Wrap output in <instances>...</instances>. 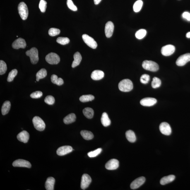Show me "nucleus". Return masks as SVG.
I'll return each instance as SVG.
<instances>
[{"label":"nucleus","mask_w":190,"mask_h":190,"mask_svg":"<svg viewBox=\"0 0 190 190\" xmlns=\"http://www.w3.org/2000/svg\"><path fill=\"white\" fill-rule=\"evenodd\" d=\"M118 88L121 91L123 92L130 91L133 88L132 82L129 79L121 80L118 84Z\"/></svg>","instance_id":"1"},{"label":"nucleus","mask_w":190,"mask_h":190,"mask_svg":"<svg viewBox=\"0 0 190 190\" xmlns=\"http://www.w3.org/2000/svg\"><path fill=\"white\" fill-rule=\"evenodd\" d=\"M27 56H29L32 64H36L39 60L38 51L36 48L33 47L26 52Z\"/></svg>","instance_id":"2"},{"label":"nucleus","mask_w":190,"mask_h":190,"mask_svg":"<svg viewBox=\"0 0 190 190\" xmlns=\"http://www.w3.org/2000/svg\"><path fill=\"white\" fill-rule=\"evenodd\" d=\"M142 67L144 69L151 72H156L159 69V66L157 63L151 61H144Z\"/></svg>","instance_id":"3"},{"label":"nucleus","mask_w":190,"mask_h":190,"mask_svg":"<svg viewBox=\"0 0 190 190\" xmlns=\"http://www.w3.org/2000/svg\"><path fill=\"white\" fill-rule=\"evenodd\" d=\"M18 11L22 19L26 20L28 16V9L25 3L21 2L20 3L18 6Z\"/></svg>","instance_id":"4"},{"label":"nucleus","mask_w":190,"mask_h":190,"mask_svg":"<svg viewBox=\"0 0 190 190\" xmlns=\"http://www.w3.org/2000/svg\"><path fill=\"white\" fill-rule=\"evenodd\" d=\"M32 123L34 127L39 131H43L46 127L45 123L41 118L35 116L32 119Z\"/></svg>","instance_id":"5"},{"label":"nucleus","mask_w":190,"mask_h":190,"mask_svg":"<svg viewBox=\"0 0 190 190\" xmlns=\"http://www.w3.org/2000/svg\"><path fill=\"white\" fill-rule=\"evenodd\" d=\"M46 60L50 64L56 65L60 62V59L57 54L54 53H51L46 56Z\"/></svg>","instance_id":"6"},{"label":"nucleus","mask_w":190,"mask_h":190,"mask_svg":"<svg viewBox=\"0 0 190 190\" xmlns=\"http://www.w3.org/2000/svg\"><path fill=\"white\" fill-rule=\"evenodd\" d=\"M83 40L85 43L89 47L92 49L96 48L97 47V44L96 42L94 39L90 36L87 34H83L82 36Z\"/></svg>","instance_id":"7"},{"label":"nucleus","mask_w":190,"mask_h":190,"mask_svg":"<svg viewBox=\"0 0 190 190\" xmlns=\"http://www.w3.org/2000/svg\"><path fill=\"white\" fill-rule=\"evenodd\" d=\"M190 61V53H186L180 56L176 61V64L179 66L185 65Z\"/></svg>","instance_id":"8"},{"label":"nucleus","mask_w":190,"mask_h":190,"mask_svg":"<svg viewBox=\"0 0 190 190\" xmlns=\"http://www.w3.org/2000/svg\"><path fill=\"white\" fill-rule=\"evenodd\" d=\"M175 48L174 46L169 44L163 46L162 48L161 52L164 56H169L172 55L175 51Z\"/></svg>","instance_id":"9"},{"label":"nucleus","mask_w":190,"mask_h":190,"mask_svg":"<svg viewBox=\"0 0 190 190\" xmlns=\"http://www.w3.org/2000/svg\"><path fill=\"white\" fill-rule=\"evenodd\" d=\"M92 182L90 176L87 174H83L82 176L81 187L82 189L85 190L88 187Z\"/></svg>","instance_id":"10"},{"label":"nucleus","mask_w":190,"mask_h":190,"mask_svg":"<svg viewBox=\"0 0 190 190\" xmlns=\"http://www.w3.org/2000/svg\"><path fill=\"white\" fill-rule=\"evenodd\" d=\"M13 165L14 167H26L30 168L32 167L31 164L28 161L18 159L13 162Z\"/></svg>","instance_id":"11"},{"label":"nucleus","mask_w":190,"mask_h":190,"mask_svg":"<svg viewBox=\"0 0 190 190\" xmlns=\"http://www.w3.org/2000/svg\"><path fill=\"white\" fill-rule=\"evenodd\" d=\"M160 130L163 134L167 136L170 135L172 133L171 127L168 123L166 122L161 123L160 125Z\"/></svg>","instance_id":"12"},{"label":"nucleus","mask_w":190,"mask_h":190,"mask_svg":"<svg viewBox=\"0 0 190 190\" xmlns=\"http://www.w3.org/2000/svg\"><path fill=\"white\" fill-rule=\"evenodd\" d=\"M73 149L72 147L70 146H63L60 147L57 149L56 153L57 155L60 156H62L71 153L73 151Z\"/></svg>","instance_id":"13"},{"label":"nucleus","mask_w":190,"mask_h":190,"mask_svg":"<svg viewBox=\"0 0 190 190\" xmlns=\"http://www.w3.org/2000/svg\"><path fill=\"white\" fill-rule=\"evenodd\" d=\"M119 166V161L115 159H112L109 160L106 164L105 168L109 170H115Z\"/></svg>","instance_id":"14"},{"label":"nucleus","mask_w":190,"mask_h":190,"mask_svg":"<svg viewBox=\"0 0 190 190\" xmlns=\"http://www.w3.org/2000/svg\"><path fill=\"white\" fill-rule=\"evenodd\" d=\"M27 44L25 40L24 39L20 38L13 43L12 44V47L15 49H19L21 48H25L26 47Z\"/></svg>","instance_id":"15"},{"label":"nucleus","mask_w":190,"mask_h":190,"mask_svg":"<svg viewBox=\"0 0 190 190\" xmlns=\"http://www.w3.org/2000/svg\"><path fill=\"white\" fill-rule=\"evenodd\" d=\"M145 179L144 177H141L138 178L131 183L130 188L131 189H137L144 184Z\"/></svg>","instance_id":"16"},{"label":"nucleus","mask_w":190,"mask_h":190,"mask_svg":"<svg viewBox=\"0 0 190 190\" xmlns=\"http://www.w3.org/2000/svg\"><path fill=\"white\" fill-rule=\"evenodd\" d=\"M157 102L156 99L153 97H146L140 101V104L144 107H151L156 104Z\"/></svg>","instance_id":"17"},{"label":"nucleus","mask_w":190,"mask_h":190,"mask_svg":"<svg viewBox=\"0 0 190 190\" xmlns=\"http://www.w3.org/2000/svg\"><path fill=\"white\" fill-rule=\"evenodd\" d=\"M114 25L112 22L109 21L106 24L105 34L106 36L109 38L112 36L114 31Z\"/></svg>","instance_id":"18"},{"label":"nucleus","mask_w":190,"mask_h":190,"mask_svg":"<svg viewBox=\"0 0 190 190\" xmlns=\"http://www.w3.org/2000/svg\"><path fill=\"white\" fill-rule=\"evenodd\" d=\"M17 138L20 141L26 143L28 142L29 139V134L28 132L24 130L19 133L17 136Z\"/></svg>","instance_id":"19"},{"label":"nucleus","mask_w":190,"mask_h":190,"mask_svg":"<svg viewBox=\"0 0 190 190\" xmlns=\"http://www.w3.org/2000/svg\"><path fill=\"white\" fill-rule=\"evenodd\" d=\"M104 76V74L103 71L97 70L92 72L91 75V77L93 80H99L103 78Z\"/></svg>","instance_id":"20"},{"label":"nucleus","mask_w":190,"mask_h":190,"mask_svg":"<svg viewBox=\"0 0 190 190\" xmlns=\"http://www.w3.org/2000/svg\"><path fill=\"white\" fill-rule=\"evenodd\" d=\"M55 179L50 177L48 178L45 183V188L47 190H54Z\"/></svg>","instance_id":"21"},{"label":"nucleus","mask_w":190,"mask_h":190,"mask_svg":"<svg viewBox=\"0 0 190 190\" xmlns=\"http://www.w3.org/2000/svg\"><path fill=\"white\" fill-rule=\"evenodd\" d=\"M74 60L72 64V68H75L80 64L82 60V56L81 54L79 52L75 53L74 55Z\"/></svg>","instance_id":"22"},{"label":"nucleus","mask_w":190,"mask_h":190,"mask_svg":"<svg viewBox=\"0 0 190 190\" xmlns=\"http://www.w3.org/2000/svg\"><path fill=\"white\" fill-rule=\"evenodd\" d=\"M175 176L174 175H170L164 177L161 179L160 184H161L164 185L169 184L175 179Z\"/></svg>","instance_id":"23"},{"label":"nucleus","mask_w":190,"mask_h":190,"mask_svg":"<svg viewBox=\"0 0 190 190\" xmlns=\"http://www.w3.org/2000/svg\"><path fill=\"white\" fill-rule=\"evenodd\" d=\"M101 122L104 126L107 127L110 125L111 121L107 113L102 114L101 119Z\"/></svg>","instance_id":"24"},{"label":"nucleus","mask_w":190,"mask_h":190,"mask_svg":"<svg viewBox=\"0 0 190 190\" xmlns=\"http://www.w3.org/2000/svg\"><path fill=\"white\" fill-rule=\"evenodd\" d=\"M125 135L127 139L130 142L134 143L136 141V135L133 131L129 130L126 132Z\"/></svg>","instance_id":"25"},{"label":"nucleus","mask_w":190,"mask_h":190,"mask_svg":"<svg viewBox=\"0 0 190 190\" xmlns=\"http://www.w3.org/2000/svg\"><path fill=\"white\" fill-rule=\"evenodd\" d=\"M76 116L74 114H71L65 117L63 119V122L66 124H71L75 122L76 120Z\"/></svg>","instance_id":"26"},{"label":"nucleus","mask_w":190,"mask_h":190,"mask_svg":"<svg viewBox=\"0 0 190 190\" xmlns=\"http://www.w3.org/2000/svg\"><path fill=\"white\" fill-rule=\"evenodd\" d=\"M11 108V103L9 101H6L3 104L1 107V113L3 115L8 114Z\"/></svg>","instance_id":"27"},{"label":"nucleus","mask_w":190,"mask_h":190,"mask_svg":"<svg viewBox=\"0 0 190 190\" xmlns=\"http://www.w3.org/2000/svg\"><path fill=\"white\" fill-rule=\"evenodd\" d=\"M81 136L86 140H90L92 139L94 137L93 133L87 130H82L80 132Z\"/></svg>","instance_id":"28"},{"label":"nucleus","mask_w":190,"mask_h":190,"mask_svg":"<svg viewBox=\"0 0 190 190\" xmlns=\"http://www.w3.org/2000/svg\"><path fill=\"white\" fill-rule=\"evenodd\" d=\"M83 113L87 118L91 119L93 117L94 114V111L92 108L90 107H87L84 109Z\"/></svg>","instance_id":"29"},{"label":"nucleus","mask_w":190,"mask_h":190,"mask_svg":"<svg viewBox=\"0 0 190 190\" xmlns=\"http://www.w3.org/2000/svg\"><path fill=\"white\" fill-rule=\"evenodd\" d=\"M47 75V71L44 68H42L36 74V80L37 81H39V80L45 78Z\"/></svg>","instance_id":"30"},{"label":"nucleus","mask_w":190,"mask_h":190,"mask_svg":"<svg viewBox=\"0 0 190 190\" xmlns=\"http://www.w3.org/2000/svg\"><path fill=\"white\" fill-rule=\"evenodd\" d=\"M51 81L53 83L58 86H61L64 83L63 80L61 78H58L57 75L53 74L51 77Z\"/></svg>","instance_id":"31"},{"label":"nucleus","mask_w":190,"mask_h":190,"mask_svg":"<svg viewBox=\"0 0 190 190\" xmlns=\"http://www.w3.org/2000/svg\"><path fill=\"white\" fill-rule=\"evenodd\" d=\"M143 5V1L142 0H138L134 3L133 5V10L136 13H138L141 10Z\"/></svg>","instance_id":"32"},{"label":"nucleus","mask_w":190,"mask_h":190,"mask_svg":"<svg viewBox=\"0 0 190 190\" xmlns=\"http://www.w3.org/2000/svg\"><path fill=\"white\" fill-rule=\"evenodd\" d=\"M95 99V97L92 95H85L81 96L80 97L79 100L83 102H87L91 101Z\"/></svg>","instance_id":"33"},{"label":"nucleus","mask_w":190,"mask_h":190,"mask_svg":"<svg viewBox=\"0 0 190 190\" xmlns=\"http://www.w3.org/2000/svg\"><path fill=\"white\" fill-rule=\"evenodd\" d=\"M147 34L146 30L143 29H141L137 32L135 36L137 39H142Z\"/></svg>","instance_id":"34"},{"label":"nucleus","mask_w":190,"mask_h":190,"mask_svg":"<svg viewBox=\"0 0 190 190\" xmlns=\"http://www.w3.org/2000/svg\"><path fill=\"white\" fill-rule=\"evenodd\" d=\"M18 71L16 69L12 70L8 75L7 81L9 82L13 81L15 77L18 74Z\"/></svg>","instance_id":"35"},{"label":"nucleus","mask_w":190,"mask_h":190,"mask_svg":"<svg viewBox=\"0 0 190 190\" xmlns=\"http://www.w3.org/2000/svg\"><path fill=\"white\" fill-rule=\"evenodd\" d=\"M161 81L159 78L154 77L151 83V86L153 88H156L161 86Z\"/></svg>","instance_id":"36"},{"label":"nucleus","mask_w":190,"mask_h":190,"mask_svg":"<svg viewBox=\"0 0 190 190\" xmlns=\"http://www.w3.org/2000/svg\"><path fill=\"white\" fill-rule=\"evenodd\" d=\"M56 41L58 43L64 45L69 43L70 40L67 37H59L57 39Z\"/></svg>","instance_id":"37"},{"label":"nucleus","mask_w":190,"mask_h":190,"mask_svg":"<svg viewBox=\"0 0 190 190\" xmlns=\"http://www.w3.org/2000/svg\"><path fill=\"white\" fill-rule=\"evenodd\" d=\"M7 70L6 63L3 60L0 61V74H4Z\"/></svg>","instance_id":"38"},{"label":"nucleus","mask_w":190,"mask_h":190,"mask_svg":"<svg viewBox=\"0 0 190 190\" xmlns=\"http://www.w3.org/2000/svg\"><path fill=\"white\" fill-rule=\"evenodd\" d=\"M102 150V149L100 148L93 151L89 152L88 153V156L90 157H94L97 156L100 154Z\"/></svg>","instance_id":"39"},{"label":"nucleus","mask_w":190,"mask_h":190,"mask_svg":"<svg viewBox=\"0 0 190 190\" xmlns=\"http://www.w3.org/2000/svg\"><path fill=\"white\" fill-rule=\"evenodd\" d=\"M60 32V30L59 29L56 28H51L49 30L48 34L51 36H54L59 35Z\"/></svg>","instance_id":"40"},{"label":"nucleus","mask_w":190,"mask_h":190,"mask_svg":"<svg viewBox=\"0 0 190 190\" xmlns=\"http://www.w3.org/2000/svg\"><path fill=\"white\" fill-rule=\"evenodd\" d=\"M44 102L46 104L49 105H52L54 104L55 100L54 97L52 95H48L44 99Z\"/></svg>","instance_id":"41"},{"label":"nucleus","mask_w":190,"mask_h":190,"mask_svg":"<svg viewBox=\"0 0 190 190\" xmlns=\"http://www.w3.org/2000/svg\"><path fill=\"white\" fill-rule=\"evenodd\" d=\"M47 2L44 0H41L39 5V8L42 13H44L47 8Z\"/></svg>","instance_id":"42"},{"label":"nucleus","mask_w":190,"mask_h":190,"mask_svg":"<svg viewBox=\"0 0 190 190\" xmlns=\"http://www.w3.org/2000/svg\"><path fill=\"white\" fill-rule=\"evenodd\" d=\"M67 4L68 8L73 11H76L78 10L77 8L74 4L73 1L72 0H67Z\"/></svg>","instance_id":"43"},{"label":"nucleus","mask_w":190,"mask_h":190,"mask_svg":"<svg viewBox=\"0 0 190 190\" xmlns=\"http://www.w3.org/2000/svg\"><path fill=\"white\" fill-rule=\"evenodd\" d=\"M150 80L149 75L144 74L142 75L141 78H140V81L143 84H147L148 83Z\"/></svg>","instance_id":"44"},{"label":"nucleus","mask_w":190,"mask_h":190,"mask_svg":"<svg viewBox=\"0 0 190 190\" xmlns=\"http://www.w3.org/2000/svg\"><path fill=\"white\" fill-rule=\"evenodd\" d=\"M42 92L40 91H37L33 92L30 95V97L32 98L37 99L40 98L42 96Z\"/></svg>","instance_id":"45"},{"label":"nucleus","mask_w":190,"mask_h":190,"mask_svg":"<svg viewBox=\"0 0 190 190\" xmlns=\"http://www.w3.org/2000/svg\"><path fill=\"white\" fill-rule=\"evenodd\" d=\"M183 18L186 19L188 21H190V13L188 12H184L182 14Z\"/></svg>","instance_id":"46"},{"label":"nucleus","mask_w":190,"mask_h":190,"mask_svg":"<svg viewBox=\"0 0 190 190\" xmlns=\"http://www.w3.org/2000/svg\"><path fill=\"white\" fill-rule=\"evenodd\" d=\"M101 1H102V0H94V3L95 5L98 4L101 2Z\"/></svg>","instance_id":"47"},{"label":"nucleus","mask_w":190,"mask_h":190,"mask_svg":"<svg viewBox=\"0 0 190 190\" xmlns=\"http://www.w3.org/2000/svg\"><path fill=\"white\" fill-rule=\"evenodd\" d=\"M186 37L188 38H190V32H188L187 34H186Z\"/></svg>","instance_id":"48"}]
</instances>
